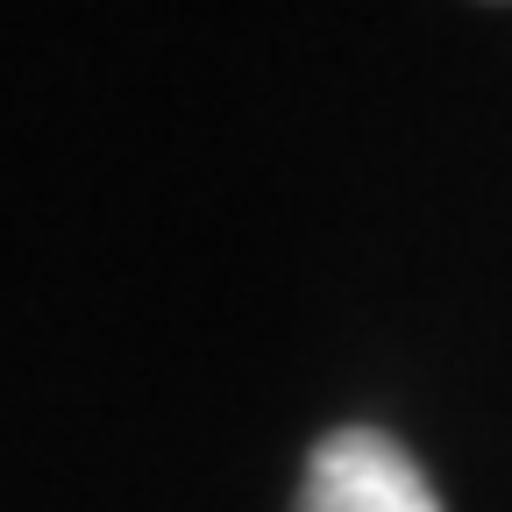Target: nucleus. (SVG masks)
<instances>
[{
  "label": "nucleus",
  "mask_w": 512,
  "mask_h": 512,
  "mask_svg": "<svg viewBox=\"0 0 512 512\" xmlns=\"http://www.w3.org/2000/svg\"><path fill=\"white\" fill-rule=\"evenodd\" d=\"M299 512H448L406 441L384 427H335L306 456Z\"/></svg>",
  "instance_id": "obj_1"
}]
</instances>
